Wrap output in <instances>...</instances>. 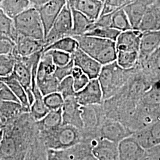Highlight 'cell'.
I'll use <instances>...</instances> for the list:
<instances>
[{
  "instance_id": "ffe728a7",
  "label": "cell",
  "mask_w": 160,
  "mask_h": 160,
  "mask_svg": "<svg viewBox=\"0 0 160 160\" xmlns=\"http://www.w3.org/2000/svg\"><path fill=\"white\" fill-rule=\"evenodd\" d=\"M63 153L64 160H98L92 152V143L86 141L63 150Z\"/></svg>"
},
{
  "instance_id": "4316f807",
  "label": "cell",
  "mask_w": 160,
  "mask_h": 160,
  "mask_svg": "<svg viewBox=\"0 0 160 160\" xmlns=\"http://www.w3.org/2000/svg\"><path fill=\"white\" fill-rule=\"evenodd\" d=\"M38 131H43L54 129L62 124V108L49 110V112L40 120L36 121Z\"/></svg>"
},
{
  "instance_id": "3957f363",
  "label": "cell",
  "mask_w": 160,
  "mask_h": 160,
  "mask_svg": "<svg viewBox=\"0 0 160 160\" xmlns=\"http://www.w3.org/2000/svg\"><path fill=\"white\" fill-rule=\"evenodd\" d=\"M134 68L125 69L116 61L102 65L97 80L103 92V100L113 96L120 91L134 71Z\"/></svg>"
},
{
  "instance_id": "ba28073f",
  "label": "cell",
  "mask_w": 160,
  "mask_h": 160,
  "mask_svg": "<svg viewBox=\"0 0 160 160\" xmlns=\"http://www.w3.org/2000/svg\"><path fill=\"white\" fill-rule=\"evenodd\" d=\"M131 131L120 122L106 118L98 130L100 139L118 143L132 135Z\"/></svg>"
},
{
  "instance_id": "f6af8a7d",
  "label": "cell",
  "mask_w": 160,
  "mask_h": 160,
  "mask_svg": "<svg viewBox=\"0 0 160 160\" xmlns=\"http://www.w3.org/2000/svg\"><path fill=\"white\" fill-rule=\"evenodd\" d=\"M0 97L2 101H10V102H19L17 97L14 94L10 88L6 84L0 89ZM20 103V102H19Z\"/></svg>"
},
{
  "instance_id": "e0dca14e",
  "label": "cell",
  "mask_w": 160,
  "mask_h": 160,
  "mask_svg": "<svg viewBox=\"0 0 160 160\" xmlns=\"http://www.w3.org/2000/svg\"><path fill=\"white\" fill-rule=\"evenodd\" d=\"M71 8L84 14L93 21L100 17L103 2L99 0H67Z\"/></svg>"
},
{
  "instance_id": "bcb514c9",
  "label": "cell",
  "mask_w": 160,
  "mask_h": 160,
  "mask_svg": "<svg viewBox=\"0 0 160 160\" xmlns=\"http://www.w3.org/2000/svg\"><path fill=\"white\" fill-rule=\"evenodd\" d=\"M148 128L155 145L160 144V120L148 127Z\"/></svg>"
},
{
  "instance_id": "1f68e13d",
  "label": "cell",
  "mask_w": 160,
  "mask_h": 160,
  "mask_svg": "<svg viewBox=\"0 0 160 160\" xmlns=\"http://www.w3.org/2000/svg\"><path fill=\"white\" fill-rule=\"evenodd\" d=\"M116 62L125 69L134 68L139 62L138 52L118 51Z\"/></svg>"
},
{
  "instance_id": "f35d334b",
  "label": "cell",
  "mask_w": 160,
  "mask_h": 160,
  "mask_svg": "<svg viewBox=\"0 0 160 160\" xmlns=\"http://www.w3.org/2000/svg\"><path fill=\"white\" fill-rule=\"evenodd\" d=\"M43 100L49 110L61 109L64 99L59 92H52L43 97Z\"/></svg>"
},
{
  "instance_id": "6f0895ef",
  "label": "cell",
  "mask_w": 160,
  "mask_h": 160,
  "mask_svg": "<svg viewBox=\"0 0 160 160\" xmlns=\"http://www.w3.org/2000/svg\"><path fill=\"white\" fill-rule=\"evenodd\" d=\"M2 102V100H1V97H0V103H1Z\"/></svg>"
},
{
  "instance_id": "30bf717a",
  "label": "cell",
  "mask_w": 160,
  "mask_h": 160,
  "mask_svg": "<svg viewBox=\"0 0 160 160\" xmlns=\"http://www.w3.org/2000/svg\"><path fill=\"white\" fill-rule=\"evenodd\" d=\"M71 59L75 67L80 68L88 78L92 79L97 78L102 65L79 48L71 54Z\"/></svg>"
},
{
  "instance_id": "7402d4cb",
  "label": "cell",
  "mask_w": 160,
  "mask_h": 160,
  "mask_svg": "<svg viewBox=\"0 0 160 160\" xmlns=\"http://www.w3.org/2000/svg\"><path fill=\"white\" fill-rule=\"evenodd\" d=\"M118 143L98 139L92 146V152L98 160H119Z\"/></svg>"
},
{
  "instance_id": "b9f144b4",
  "label": "cell",
  "mask_w": 160,
  "mask_h": 160,
  "mask_svg": "<svg viewBox=\"0 0 160 160\" xmlns=\"http://www.w3.org/2000/svg\"><path fill=\"white\" fill-rule=\"evenodd\" d=\"M127 2L126 0H104L100 16L112 13L118 8H123Z\"/></svg>"
},
{
  "instance_id": "f907efd6",
  "label": "cell",
  "mask_w": 160,
  "mask_h": 160,
  "mask_svg": "<svg viewBox=\"0 0 160 160\" xmlns=\"http://www.w3.org/2000/svg\"><path fill=\"white\" fill-rule=\"evenodd\" d=\"M4 85H5V83L4 82V81H3V80L2 79V78H0V89L2 88Z\"/></svg>"
},
{
  "instance_id": "7bdbcfd3",
  "label": "cell",
  "mask_w": 160,
  "mask_h": 160,
  "mask_svg": "<svg viewBox=\"0 0 160 160\" xmlns=\"http://www.w3.org/2000/svg\"><path fill=\"white\" fill-rule=\"evenodd\" d=\"M74 67V65L71 59V61L65 65L57 66L53 75L59 81H61L65 78L71 75Z\"/></svg>"
},
{
  "instance_id": "8d00e7d4",
  "label": "cell",
  "mask_w": 160,
  "mask_h": 160,
  "mask_svg": "<svg viewBox=\"0 0 160 160\" xmlns=\"http://www.w3.org/2000/svg\"><path fill=\"white\" fill-rule=\"evenodd\" d=\"M49 112L43 100V96L35 97L30 108V113L36 121L42 119Z\"/></svg>"
},
{
  "instance_id": "681fc988",
  "label": "cell",
  "mask_w": 160,
  "mask_h": 160,
  "mask_svg": "<svg viewBox=\"0 0 160 160\" xmlns=\"http://www.w3.org/2000/svg\"><path fill=\"white\" fill-rule=\"evenodd\" d=\"M29 1H30L32 7L38 8L40 6L43 5V4H45L49 0H29Z\"/></svg>"
},
{
  "instance_id": "8fae6325",
  "label": "cell",
  "mask_w": 160,
  "mask_h": 160,
  "mask_svg": "<svg viewBox=\"0 0 160 160\" xmlns=\"http://www.w3.org/2000/svg\"><path fill=\"white\" fill-rule=\"evenodd\" d=\"M66 4L67 0H49L37 8L43 26L45 36L50 30L58 16Z\"/></svg>"
},
{
  "instance_id": "7dc6e473",
  "label": "cell",
  "mask_w": 160,
  "mask_h": 160,
  "mask_svg": "<svg viewBox=\"0 0 160 160\" xmlns=\"http://www.w3.org/2000/svg\"><path fill=\"white\" fill-rule=\"evenodd\" d=\"M160 160V144L146 149L145 160Z\"/></svg>"
},
{
  "instance_id": "f5cc1de1",
  "label": "cell",
  "mask_w": 160,
  "mask_h": 160,
  "mask_svg": "<svg viewBox=\"0 0 160 160\" xmlns=\"http://www.w3.org/2000/svg\"><path fill=\"white\" fill-rule=\"evenodd\" d=\"M2 134H3V131L2 129L0 131V142H1V141L2 139Z\"/></svg>"
},
{
  "instance_id": "277c9868",
  "label": "cell",
  "mask_w": 160,
  "mask_h": 160,
  "mask_svg": "<svg viewBox=\"0 0 160 160\" xmlns=\"http://www.w3.org/2000/svg\"><path fill=\"white\" fill-rule=\"evenodd\" d=\"M17 35L45 42V30L37 8L30 7L12 19Z\"/></svg>"
},
{
  "instance_id": "4fadbf2b",
  "label": "cell",
  "mask_w": 160,
  "mask_h": 160,
  "mask_svg": "<svg viewBox=\"0 0 160 160\" xmlns=\"http://www.w3.org/2000/svg\"><path fill=\"white\" fill-rule=\"evenodd\" d=\"M80 108L81 106L77 102L75 95L65 98L62 107V124L74 126L81 130L82 122Z\"/></svg>"
},
{
  "instance_id": "db71d44e",
  "label": "cell",
  "mask_w": 160,
  "mask_h": 160,
  "mask_svg": "<svg viewBox=\"0 0 160 160\" xmlns=\"http://www.w3.org/2000/svg\"><path fill=\"white\" fill-rule=\"evenodd\" d=\"M157 2H158V5L160 6V0H157Z\"/></svg>"
},
{
  "instance_id": "484cf974",
  "label": "cell",
  "mask_w": 160,
  "mask_h": 160,
  "mask_svg": "<svg viewBox=\"0 0 160 160\" xmlns=\"http://www.w3.org/2000/svg\"><path fill=\"white\" fill-rule=\"evenodd\" d=\"M30 7L29 0H2L1 10L7 17L13 19Z\"/></svg>"
},
{
  "instance_id": "d4e9b609",
  "label": "cell",
  "mask_w": 160,
  "mask_h": 160,
  "mask_svg": "<svg viewBox=\"0 0 160 160\" xmlns=\"http://www.w3.org/2000/svg\"><path fill=\"white\" fill-rule=\"evenodd\" d=\"M71 9L72 18V29L71 36L74 37L86 34L91 28L94 21L87 17L81 12L72 8Z\"/></svg>"
},
{
  "instance_id": "ee69618b",
  "label": "cell",
  "mask_w": 160,
  "mask_h": 160,
  "mask_svg": "<svg viewBox=\"0 0 160 160\" xmlns=\"http://www.w3.org/2000/svg\"><path fill=\"white\" fill-rule=\"evenodd\" d=\"M14 48V42L9 39L0 38V55L12 53Z\"/></svg>"
},
{
  "instance_id": "60d3db41",
  "label": "cell",
  "mask_w": 160,
  "mask_h": 160,
  "mask_svg": "<svg viewBox=\"0 0 160 160\" xmlns=\"http://www.w3.org/2000/svg\"><path fill=\"white\" fill-rule=\"evenodd\" d=\"M47 52L51 55L53 63L56 66H62L69 62L71 60V55L58 50H49Z\"/></svg>"
},
{
  "instance_id": "83f0119b",
  "label": "cell",
  "mask_w": 160,
  "mask_h": 160,
  "mask_svg": "<svg viewBox=\"0 0 160 160\" xmlns=\"http://www.w3.org/2000/svg\"><path fill=\"white\" fill-rule=\"evenodd\" d=\"M2 79L6 86L10 88L16 97H17L18 100L23 107L30 111V106L26 92L23 86L20 84L14 75L12 74L8 77L2 78Z\"/></svg>"
},
{
  "instance_id": "52a82bcc",
  "label": "cell",
  "mask_w": 160,
  "mask_h": 160,
  "mask_svg": "<svg viewBox=\"0 0 160 160\" xmlns=\"http://www.w3.org/2000/svg\"><path fill=\"white\" fill-rule=\"evenodd\" d=\"M160 120V108H153L138 102L135 112L126 123L132 133L151 126Z\"/></svg>"
},
{
  "instance_id": "ab89813d",
  "label": "cell",
  "mask_w": 160,
  "mask_h": 160,
  "mask_svg": "<svg viewBox=\"0 0 160 160\" xmlns=\"http://www.w3.org/2000/svg\"><path fill=\"white\" fill-rule=\"evenodd\" d=\"M58 92L62 95L63 99L74 96L76 92H75L73 78L71 75L59 81Z\"/></svg>"
},
{
  "instance_id": "d6a6232c",
  "label": "cell",
  "mask_w": 160,
  "mask_h": 160,
  "mask_svg": "<svg viewBox=\"0 0 160 160\" xmlns=\"http://www.w3.org/2000/svg\"><path fill=\"white\" fill-rule=\"evenodd\" d=\"M47 148L39 137L34 140L28 149L23 160H46Z\"/></svg>"
},
{
  "instance_id": "9c48e42d",
  "label": "cell",
  "mask_w": 160,
  "mask_h": 160,
  "mask_svg": "<svg viewBox=\"0 0 160 160\" xmlns=\"http://www.w3.org/2000/svg\"><path fill=\"white\" fill-rule=\"evenodd\" d=\"M75 97L81 106L102 104L103 92L97 78L90 80L84 88L75 94Z\"/></svg>"
},
{
  "instance_id": "91938a15",
  "label": "cell",
  "mask_w": 160,
  "mask_h": 160,
  "mask_svg": "<svg viewBox=\"0 0 160 160\" xmlns=\"http://www.w3.org/2000/svg\"><path fill=\"white\" fill-rule=\"evenodd\" d=\"M146 160V159H145V160Z\"/></svg>"
},
{
  "instance_id": "d6986e66",
  "label": "cell",
  "mask_w": 160,
  "mask_h": 160,
  "mask_svg": "<svg viewBox=\"0 0 160 160\" xmlns=\"http://www.w3.org/2000/svg\"><path fill=\"white\" fill-rule=\"evenodd\" d=\"M160 45V30L142 32L139 48V62L149 56Z\"/></svg>"
},
{
  "instance_id": "11a10c76",
  "label": "cell",
  "mask_w": 160,
  "mask_h": 160,
  "mask_svg": "<svg viewBox=\"0 0 160 160\" xmlns=\"http://www.w3.org/2000/svg\"><path fill=\"white\" fill-rule=\"evenodd\" d=\"M1 2H2V0H0V9H1Z\"/></svg>"
},
{
  "instance_id": "816d5d0a",
  "label": "cell",
  "mask_w": 160,
  "mask_h": 160,
  "mask_svg": "<svg viewBox=\"0 0 160 160\" xmlns=\"http://www.w3.org/2000/svg\"><path fill=\"white\" fill-rule=\"evenodd\" d=\"M3 128H4V124H3V123L2 122L1 119V118H0V131L2 130V129H3Z\"/></svg>"
},
{
  "instance_id": "4dcf8cb0",
  "label": "cell",
  "mask_w": 160,
  "mask_h": 160,
  "mask_svg": "<svg viewBox=\"0 0 160 160\" xmlns=\"http://www.w3.org/2000/svg\"><path fill=\"white\" fill-rule=\"evenodd\" d=\"M110 28L123 32L132 29L129 20L123 8H120L112 13Z\"/></svg>"
},
{
  "instance_id": "ac0fdd59",
  "label": "cell",
  "mask_w": 160,
  "mask_h": 160,
  "mask_svg": "<svg viewBox=\"0 0 160 160\" xmlns=\"http://www.w3.org/2000/svg\"><path fill=\"white\" fill-rule=\"evenodd\" d=\"M137 66L152 83L160 81V45Z\"/></svg>"
},
{
  "instance_id": "74e56055",
  "label": "cell",
  "mask_w": 160,
  "mask_h": 160,
  "mask_svg": "<svg viewBox=\"0 0 160 160\" xmlns=\"http://www.w3.org/2000/svg\"><path fill=\"white\" fill-rule=\"evenodd\" d=\"M71 77L73 78L74 88L75 92H79L84 88L90 80L80 68L75 66L72 69Z\"/></svg>"
},
{
  "instance_id": "836d02e7",
  "label": "cell",
  "mask_w": 160,
  "mask_h": 160,
  "mask_svg": "<svg viewBox=\"0 0 160 160\" xmlns=\"http://www.w3.org/2000/svg\"><path fill=\"white\" fill-rule=\"evenodd\" d=\"M17 36L12 19L7 17L0 9V38L9 39L14 43Z\"/></svg>"
},
{
  "instance_id": "e575fe53",
  "label": "cell",
  "mask_w": 160,
  "mask_h": 160,
  "mask_svg": "<svg viewBox=\"0 0 160 160\" xmlns=\"http://www.w3.org/2000/svg\"><path fill=\"white\" fill-rule=\"evenodd\" d=\"M120 32L110 27H95L90 29L84 35L94 36L115 42Z\"/></svg>"
},
{
  "instance_id": "cb8c5ba5",
  "label": "cell",
  "mask_w": 160,
  "mask_h": 160,
  "mask_svg": "<svg viewBox=\"0 0 160 160\" xmlns=\"http://www.w3.org/2000/svg\"><path fill=\"white\" fill-rule=\"evenodd\" d=\"M30 112L17 102L2 101L0 103V118L4 125L24 112Z\"/></svg>"
},
{
  "instance_id": "5bb4252c",
  "label": "cell",
  "mask_w": 160,
  "mask_h": 160,
  "mask_svg": "<svg viewBox=\"0 0 160 160\" xmlns=\"http://www.w3.org/2000/svg\"><path fill=\"white\" fill-rule=\"evenodd\" d=\"M45 42L17 35L14 41L12 53L16 57H28L38 52L43 51Z\"/></svg>"
},
{
  "instance_id": "9f6ffc18",
  "label": "cell",
  "mask_w": 160,
  "mask_h": 160,
  "mask_svg": "<svg viewBox=\"0 0 160 160\" xmlns=\"http://www.w3.org/2000/svg\"><path fill=\"white\" fill-rule=\"evenodd\" d=\"M133 1V0H126L127 2H130V1Z\"/></svg>"
},
{
  "instance_id": "603a6c76",
  "label": "cell",
  "mask_w": 160,
  "mask_h": 160,
  "mask_svg": "<svg viewBox=\"0 0 160 160\" xmlns=\"http://www.w3.org/2000/svg\"><path fill=\"white\" fill-rule=\"evenodd\" d=\"M36 85L44 97L52 92H58L59 81L53 74L45 73L38 67L36 74Z\"/></svg>"
},
{
  "instance_id": "9a60e30c",
  "label": "cell",
  "mask_w": 160,
  "mask_h": 160,
  "mask_svg": "<svg viewBox=\"0 0 160 160\" xmlns=\"http://www.w3.org/2000/svg\"><path fill=\"white\" fill-rule=\"evenodd\" d=\"M155 0H133L128 2L123 7L133 29H138L142 17L148 7Z\"/></svg>"
},
{
  "instance_id": "f1b7e54d",
  "label": "cell",
  "mask_w": 160,
  "mask_h": 160,
  "mask_svg": "<svg viewBox=\"0 0 160 160\" xmlns=\"http://www.w3.org/2000/svg\"><path fill=\"white\" fill-rule=\"evenodd\" d=\"M139 102L151 107L160 108V81L155 82L151 85L145 92Z\"/></svg>"
},
{
  "instance_id": "7c38bea8",
  "label": "cell",
  "mask_w": 160,
  "mask_h": 160,
  "mask_svg": "<svg viewBox=\"0 0 160 160\" xmlns=\"http://www.w3.org/2000/svg\"><path fill=\"white\" fill-rule=\"evenodd\" d=\"M119 160H143L146 149L130 135L118 143Z\"/></svg>"
},
{
  "instance_id": "2e32d148",
  "label": "cell",
  "mask_w": 160,
  "mask_h": 160,
  "mask_svg": "<svg viewBox=\"0 0 160 160\" xmlns=\"http://www.w3.org/2000/svg\"><path fill=\"white\" fill-rule=\"evenodd\" d=\"M142 34L137 29L121 32L115 41L116 51H139Z\"/></svg>"
},
{
  "instance_id": "c3c4849f",
  "label": "cell",
  "mask_w": 160,
  "mask_h": 160,
  "mask_svg": "<svg viewBox=\"0 0 160 160\" xmlns=\"http://www.w3.org/2000/svg\"><path fill=\"white\" fill-rule=\"evenodd\" d=\"M46 160H64L63 150L47 149Z\"/></svg>"
},
{
  "instance_id": "680465c9",
  "label": "cell",
  "mask_w": 160,
  "mask_h": 160,
  "mask_svg": "<svg viewBox=\"0 0 160 160\" xmlns=\"http://www.w3.org/2000/svg\"><path fill=\"white\" fill-rule=\"evenodd\" d=\"M99 1H102V2H104V0H99Z\"/></svg>"
},
{
  "instance_id": "44dd1931",
  "label": "cell",
  "mask_w": 160,
  "mask_h": 160,
  "mask_svg": "<svg viewBox=\"0 0 160 160\" xmlns=\"http://www.w3.org/2000/svg\"><path fill=\"white\" fill-rule=\"evenodd\" d=\"M138 30L142 32L160 30V7L157 0L148 7Z\"/></svg>"
},
{
  "instance_id": "d590c367",
  "label": "cell",
  "mask_w": 160,
  "mask_h": 160,
  "mask_svg": "<svg viewBox=\"0 0 160 160\" xmlns=\"http://www.w3.org/2000/svg\"><path fill=\"white\" fill-rule=\"evenodd\" d=\"M16 62L14 54L0 55V78H4L12 74Z\"/></svg>"
},
{
  "instance_id": "f546056e",
  "label": "cell",
  "mask_w": 160,
  "mask_h": 160,
  "mask_svg": "<svg viewBox=\"0 0 160 160\" xmlns=\"http://www.w3.org/2000/svg\"><path fill=\"white\" fill-rule=\"evenodd\" d=\"M78 48V44L74 38L71 36L64 37L55 42L43 49V52L49 50H58L64 52L69 54L74 53Z\"/></svg>"
},
{
  "instance_id": "7a4b0ae2",
  "label": "cell",
  "mask_w": 160,
  "mask_h": 160,
  "mask_svg": "<svg viewBox=\"0 0 160 160\" xmlns=\"http://www.w3.org/2000/svg\"><path fill=\"white\" fill-rule=\"evenodd\" d=\"M73 38L77 41L80 49L102 65L116 61L117 51L114 41L87 35Z\"/></svg>"
},
{
  "instance_id": "8992f818",
  "label": "cell",
  "mask_w": 160,
  "mask_h": 160,
  "mask_svg": "<svg viewBox=\"0 0 160 160\" xmlns=\"http://www.w3.org/2000/svg\"><path fill=\"white\" fill-rule=\"evenodd\" d=\"M72 29V12L67 2L45 38V48L64 37L71 36ZM44 48V49H45Z\"/></svg>"
},
{
  "instance_id": "5b68a950",
  "label": "cell",
  "mask_w": 160,
  "mask_h": 160,
  "mask_svg": "<svg viewBox=\"0 0 160 160\" xmlns=\"http://www.w3.org/2000/svg\"><path fill=\"white\" fill-rule=\"evenodd\" d=\"M80 109L82 122V128L81 130L82 141L92 143L100 139L98 130L106 118L102 104L81 106Z\"/></svg>"
},
{
  "instance_id": "6da1fadb",
  "label": "cell",
  "mask_w": 160,
  "mask_h": 160,
  "mask_svg": "<svg viewBox=\"0 0 160 160\" xmlns=\"http://www.w3.org/2000/svg\"><path fill=\"white\" fill-rule=\"evenodd\" d=\"M39 137L47 149L65 150L82 140L81 131L74 126L62 124L49 130L38 131Z\"/></svg>"
}]
</instances>
